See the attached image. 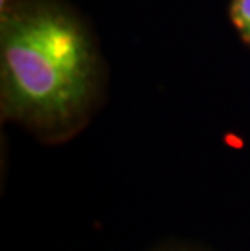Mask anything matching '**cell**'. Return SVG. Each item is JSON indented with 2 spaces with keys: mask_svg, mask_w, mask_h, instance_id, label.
<instances>
[{
  "mask_svg": "<svg viewBox=\"0 0 250 251\" xmlns=\"http://www.w3.org/2000/svg\"><path fill=\"white\" fill-rule=\"evenodd\" d=\"M106 65L91 26L65 0H15L0 13V114L44 143L96 114Z\"/></svg>",
  "mask_w": 250,
  "mask_h": 251,
  "instance_id": "obj_1",
  "label": "cell"
},
{
  "mask_svg": "<svg viewBox=\"0 0 250 251\" xmlns=\"http://www.w3.org/2000/svg\"><path fill=\"white\" fill-rule=\"evenodd\" d=\"M229 20L239 37L250 46V0H231Z\"/></svg>",
  "mask_w": 250,
  "mask_h": 251,
  "instance_id": "obj_2",
  "label": "cell"
},
{
  "mask_svg": "<svg viewBox=\"0 0 250 251\" xmlns=\"http://www.w3.org/2000/svg\"><path fill=\"white\" fill-rule=\"evenodd\" d=\"M154 251H200V250H195L190 247H180V245H172V247H164V248H159Z\"/></svg>",
  "mask_w": 250,
  "mask_h": 251,
  "instance_id": "obj_3",
  "label": "cell"
},
{
  "mask_svg": "<svg viewBox=\"0 0 250 251\" xmlns=\"http://www.w3.org/2000/svg\"><path fill=\"white\" fill-rule=\"evenodd\" d=\"M13 2H15V0H0V13L5 12V10H7Z\"/></svg>",
  "mask_w": 250,
  "mask_h": 251,
  "instance_id": "obj_4",
  "label": "cell"
}]
</instances>
